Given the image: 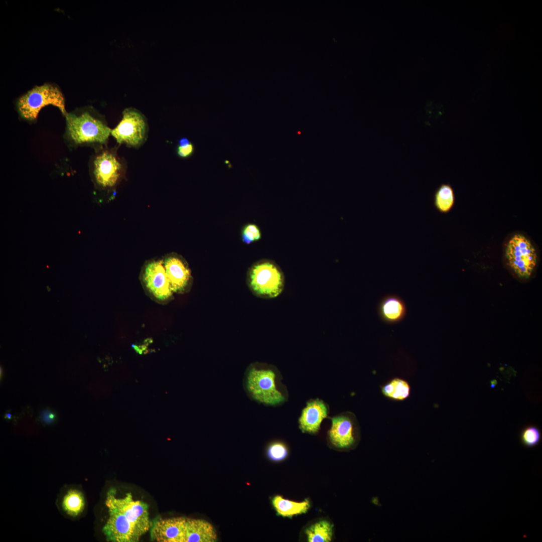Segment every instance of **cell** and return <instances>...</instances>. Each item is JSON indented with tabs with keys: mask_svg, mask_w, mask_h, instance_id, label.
<instances>
[{
	"mask_svg": "<svg viewBox=\"0 0 542 542\" xmlns=\"http://www.w3.org/2000/svg\"><path fill=\"white\" fill-rule=\"evenodd\" d=\"M329 413V406L323 400L317 398L309 400L299 418L300 430L303 433H317L323 421L328 418Z\"/></svg>",
	"mask_w": 542,
	"mask_h": 542,
	"instance_id": "5bb4252c",
	"label": "cell"
},
{
	"mask_svg": "<svg viewBox=\"0 0 542 542\" xmlns=\"http://www.w3.org/2000/svg\"><path fill=\"white\" fill-rule=\"evenodd\" d=\"M241 236L242 241L245 244H249L260 239L261 232L255 224H247L243 228Z\"/></svg>",
	"mask_w": 542,
	"mask_h": 542,
	"instance_id": "cb8c5ba5",
	"label": "cell"
},
{
	"mask_svg": "<svg viewBox=\"0 0 542 542\" xmlns=\"http://www.w3.org/2000/svg\"><path fill=\"white\" fill-rule=\"evenodd\" d=\"M64 138L73 147L89 146L102 147L111 134L103 117L91 106L78 108L67 113Z\"/></svg>",
	"mask_w": 542,
	"mask_h": 542,
	"instance_id": "7a4b0ae2",
	"label": "cell"
},
{
	"mask_svg": "<svg viewBox=\"0 0 542 542\" xmlns=\"http://www.w3.org/2000/svg\"><path fill=\"white\" fill-rule=\"evenodd\" d=\"M142 285L147 295L155 302L166 304L173 298L162 260H152L146 262L141 273Z\"/></svg>",
	"mask_w": 542,
	"mask_h": 542,
	"instance_id": "9c48e42d",
	"label": "cell"
},
{
	"mask_svg": "<svg viewBox=\"0 0 542 542\" xmlns=\"http://www.w3.org/2000/svg\"><path fill=\"white\" fill-rule=\"evenodd\" d=\"M48 105L58 107L64 116L68 113L61 91L57 85L50 83L33 87L19 97L16 102L20 116L29 122L36 120L41 108Z\"/></svg>",
	"mask_w": 542,
	"mask_h": 542,
	"instance_id": "277c9868",
	"label": "cell"
},
{
	"mask_svg": "<svg viewBox=\"0 0 542 542\" xmlns=\"http://www.w3.org/2000/svg\"><path fill=\"white\" fill-rule=\"evenodd\" d=\"M505 255L509 266L520 278H528L536 266L535 249L530 240L522 235L515 234L509 240Z\"/></svg>",
	"mask_w": 542,
	"mask_h": 542,
	"instance_id": "52a82bcc",
	"label": "cell"
},
{
	"mask_svg": "<svg viewBox=\"0 0 542 542\" xmlns=\"http://www.w3.org/2000/svg\"><path fill=\"white\" fill-rule=\"evenodd\" d=\"M381 390L383 395L386 397L402 401L410 396L411 387L405 380L397 377L392 379L381 386Z\"/></svg>",
	"mask_w": 542,
	"mask_h": 542,
	"instance_id": "ac0fdd59",
	"label": "cell"
},
{
	"mask_svg": "<svg viewBox=\"0 0 542 542\" xmlns=\"http://www.w3.org/2000/svg\"><path fill=\"white\" fill-rule=\"evenodd\" d=\"M541 434L538 427L534 425L524 428L520 434V441L525 447L531 448L537 446L540 443Z\"/></svg>",
	"mask_w": 542,
	"mask_h": 542,
	"instance_id": "7402d4cb",
	"label": "cell"
},
{
	"mask_svg": "<svg viewBox=\"0 0 542 542\" xmlns=\"http://www.w3.org/2000/svg\"><path fill=\"white\" fill-rule=\"evenodd\" d=\"M39 418L41 422L46 425L52 424L56 419L55 414L51 410L44 409L40 413Z\"/></svg>",
	"mask_w": 542,
	"mask_h": 542,
	"instance_id": "484cf974",
	"label": "cell"
},
{
	"mask_svg": "<svg viewBox=\"0 0 542 542\" xmlns=\"http://www.w3.org/2000/svg\"><path fill=\"white\" fill-rule=\"evenodd\" d=\"M272 503L279 516L292 518L293 516L306 513L310 507V501L305 499L302 502H295L276 495Z\"/></svg>",
	"mask_w": 542,
	"mask_h": 542,
	"instance_id": "e0dca14e",
	"label": "cell"
},
{
	"mask_svg": "<svg viewBox=\"0 0 542 542\" xmlns=\"http://www.w3.org/2000/svg\"><path fill=\"white\" fill-rule=\"evenodd\" d=\"M5 418L8 419H11L12 418V415L10 413H7V414H6Z\"/></svg>",
	"mask_w": 542,
	"mask_h": 542,
	"instance_id": "4316f807",
	"label": "cell"
},
{
	"mask_svg": "<svg viewBox=\"0 0 542 542\" xmlns=\"http://www.w3.org/2000/svg\"><path fill=\"white\" fill-rule=\"evenodd\" d=\"M454 201V192L449 184H442L434 193V205L436 209L441 213L448 212L452 208Z\"/></svg>",
	"mask_w": 542,
	"mask_h": 542,
	"instance_id": "ffe728a7",
	"label": "cell"
},
{
	"mask_svg": "<svg viewBox=\"0 0 542 542\" xmlns=\"http://www.w3.org/2000/svg\"><path fill=\"white\" fill-rule=\"evenodd\" d=\"M162 260L173 293L177 294L189 293L193 281L186 260L176 253L168 254Z\"/></svg>",
	"mask_w": 542,
	"mask_h": 542,
	"instance_id": "8fae6325",
	"label": "cell"
},
{
	"mask_svg": "<svg viewBox=\"0 0 542 542\" xmlns=\"http://www.w3.org/2000/svg\"><path fill=\"white\" fill-rule=\"evenodd\" d=\"M217 534L213 525L204 519L187 518L185 542H214Z\"/></svg>",
	"mask_w": 542,
	"mask_h": 542,
	"instance_id": "2e32d148",
	"label": "cell"
},
{
	"mask_svg": "<svg viewBox=\"0 0 542 542\" xmlns=\"http://www.w3.org/2000/svg\"><path fill=\"white\" fill-rule=\"evenodd\" d=\"M95 184L102 189L114 188L123 175L122 163L113 149L100 148L90 162Z\"/></svg>",
	"mask_w": 542,
	"mask_h": 542,
	"instance_id": "5b68a950",
	"label": "cell"
},
{
	"mask_svg": "<svg viewBox=\"0 0 542 542\" xmlns=\"http://www.w3.org/2000/svg\"><path fill=\"white\" fill-rule=\"evenodd\" d=\"M187 518H159L152 522L151 538L158 542H185Z\"/></svg>",
	"mask_w": 542,
	"mask_h": 542,
	"instance_id": "4fadbf2b",
	"label": "cell"
},
{
	"mask_svg": "<svg viewBox=\"0 0 542 542\" xmlns=\"http://www.w3.org/2000/svg\"><path fill=\"white\" fill-rule=\"evenodd\" d=\"M333 527L328 521L320 520L307 528L305 531L309 542H329L333 536Z\"/></svg>",
	"mask_w": 542,
	"mask_h": 542,
	"instance_id": "d6986e66",
	"label": "cell"
},
{
	"mask_svg": "<svg viewBox=\"0 0 542 542\" xmlns=\"http://www.w3.org/2000/svg\"><path fill=\"white\" fill-rule=\"evenodd\" d=\"M246 283L255 296L270 299L277 297L283 291L285 277L281 268L274 261L263 259L249 268Z\"/></svg>",
	"mask_w": 542,
	"mask_h": 542,
	"instance_id": "3957f363",
	"label": "cell"
},
{
	"mask_svg": "<svg viewBox=\"0 0 542 542\" xmlns=\"http://www.w3.org/2000/svg\"><path fill=\"white\" fill-rule=\"evenodd\" d=\"M328 440L337 449H349L357 440V423L354 415L350 412L339 414L331 418Z\"/></svg>",
	"mask_w": 542,
	"mask_h": 542,
	"instance_id": "30bf717a",
	"label": "cell"
},
{
	"mask_svg": "<svg viewBox=\"0 0 542 542\" xmlns=\"http://www.w3.org/2000/svg\"><path fill=\"white\" fill-rule=\"evenodd\" d=\"M243 386L248 397L258 403L266 406L280 405L288 399L282 376L275 366L255 362L246 368Z\"/></svg>",
	"mask_w": 542,
	"mask_h": 542,
	"instance_id": "6da1fadb",
	"label": "cell"
},
{
	"mask_svg": "<svg viewBox=\"0 0 542 542\" xmlns=\"http://www.w3.org/2000/svg\"><path fill=\"white\" fill-rule=\"evenodd\" d=\"M84 505V499L82 493L76 489L68 491L63 499V509L72 516H76L81 513Z\"/></svg>",
	"mask_w": 542,
	"mask_h": 542,
	"instance_id": "44dd1931",
	"label": "cell"
},
{
	"mask_svg": "<svg viewBox=\"0 0 542 542\" xmlns=\"http://www.w3.org/2000/svg\"><path fill=\"white\" fill-rule=\"evenodd\" d=\"M113 488L108 491L105 505L112 506L123 514L140 538L151 529L152 525L149 518L148 504L140 500H134L130 492L126 493L122 498H117Z\"/></svg>",
	"mask_w": 542,
	"mask_h": 542,
	"instance_id": "8992f818",
	"label": "cell"
},
{
	"mask_svg": "<svg viewBox=\"0 0 542 542\" xmlns=\"http://www.w3.org/2000/svg\"><path fill=\"white\" fill-rule=\"evenodd\" d=\"M195 151L194 144L186 138H181L176 148L177 155L181 158L187 159L192 156Z\"/></svg>",
	"mask_w": 542,
	"mask_h": 542,
	"instance_id": "d4e9b609",
	"label": "cell"
},
{
	"mask_svg": "<svg viewBox=\"0 0 542 542\" xmlns=\"http://www.w3.org/2000/svg\"><path fill=\"white\" fill-rule=\"evenodd\" d=\"M108 508L109 518L102 528L108 541L137 542L140 537L126 516L110 506Z\"/></svg>",
	"mask_w": 542,
	"mask_h": 542,
	"instance_id": "7c38bea8",
	"label": "cell"
},
{
	"mask_svg": "<svg viewBox=\"0 0 542 542\" xmlns=\"http://www.w3.org/2000/svg\"><path fill=\"white\" fill-rule=\"evenodd\" d=\"M266 454L269 459L274 461H280L285 459L288 454L286 445L280 441L270 443L266 449Z\"/></svg>",
	"mask_w": 542,
	"mask_h": 542,
	"instance_id": "603a6c76",
	"label": "cell"
},
{
	"mask_svg": "<svg viewBox=\"0 0 542 542\" xmlns=\"http://www.w3.org/2000/svg\"><path fill=\"white\" fill-rule=\"evenodd\" d=\"M148 123L145 116L132 107L125 108L118 124L111 129V135L119 144L139 147L146 141Z\"/></svg>",
	"mask_w": 542,
	"mask_h": 542,
	"instance_id": "ba28073f",
	"label": "cell"
},
{
	"mask_svg": "<svg viewBox=\"0 0 542 542\" xmlns=\"http://www.w3.org/2000/svg\"><path fill=\"white\" fill-rule=\"evenodd\" d=\"M407 313L405 302L399 296L388 294L383 297L377 306V313L385 324L394 325L402 321Z\"/></svg>",
	"mask_w": 542,
	"mask_h": 542,
	"instance_id": "9a60e30c",
	"label": "cell"
}]
</instances>
